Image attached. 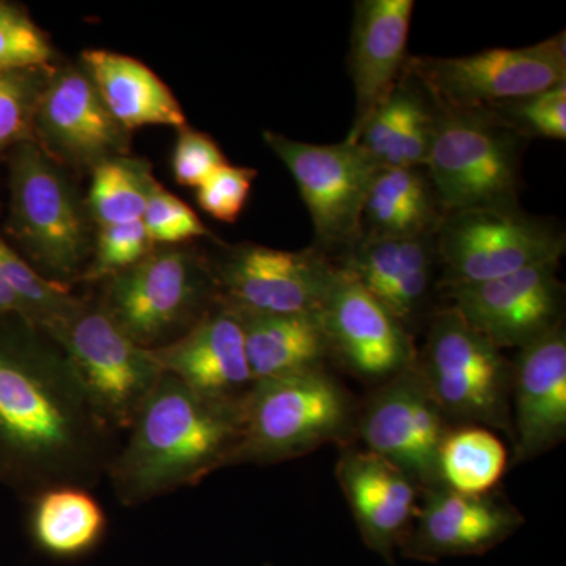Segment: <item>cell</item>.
<instances>
[{
    "label": "cell",
    "instance_id": "26",
    "mask_svg": "<svg viewBox=\"0 0 566 566\" xmlns=\"http://www.w3.org/2000/svg\"><path fill=\"white\" fill-rule=\"evenodd\" d=\"M31 535L41 553L77 558L92 553L107 531L106 513L80 486H59L32 499Z\"/></svg>",
    "mask_w": 566,
    "mask_h": 566
},
{
    "label": "cell",
    "instance_id": "35",
    "mask_svg": "<svg viewBox=\"0 0 566 566\" xmlns=\"http://www.w3.org/2000/svg\"><path fill=\"white\" fill-rule=\"evenodd\" d=\"M256 172L252 167L227 163L197 188V203L218 221L233 223L244 211Z\"/></svg>",
    "mask_w": 566,
    "mask_h": 566
},
{
    "label": "cell",
    "instance_id": "10",
    "mask_svg": "<svg viewBox=\"0 0 566 566\" xmlns=\"http://www.w3.org/2000/svg\"><path fill=\"white\" fill-rule=\"evenodd\" d=\"M268 147L289 169L311 212L319 251L348 248L360 221L378 164L359 144L316 145L264 132Z\"/></svg>",
    "mask_w": 566,
    "mask_h": 566
},
{
    "label": "cell",
    "instance_id": "18",
    "mask_svg": "<svg viewBox=\"0 0 566 566\" xmlns=\"http://www.w3.org/2000/svg\"><path fill=\"white\" fill-rule=\"evenodd\" d=\"M35 128L52 155L74 166H98L125 148V129L104 106L85 70H63L46 82Z\"/></svg>",
    "mask_w": 566,
    "mask_h": 566
},
{
    "label": "cell",
    "instance_id": "8",
    "mask_svg": "<svg viewBox=\"0 0 566 566\" xmlns=\"http://www.w3.org/2000/svg\"><path fill=\"white\" fill-rule=\"evenodd\" d=\"M565 234L520 208L449 212L436 233L447 290L494 281L560 260Z\"/></svg>",
    "mask_w": 566,
    "mask_h": 566
},
{
    "label": "cell",
    "instance_id": "29",
    "mask_svg": "<svg viewBox=\"0 0 566 566\" xmlns=\"http://www.w3.org/2000/svg\"><path fill=\"white\" fill-rule=\"evenodd\" d=\"M151 181L137 159L115 156L93 167L88 210L98 227L142 221Z\"/></svg>",
    "mask_w": 566,
    "mask_h": 566
},
{
    "label": "cell",
    "instance_id": "30",
    "mask_svg": "<svg viewBox=\"0 0 566 566\" xmlns=\"http://www.w3.org/2000/svg\"><path fill=\"white\" fill-rule=\"evenodd\" d=\"M46 82L40 70L0 71V155L29 142Z\"/></svg>",
    "mask_w": 566,
    "mask_h": 566
},
{
    "label": "cell",
    "instance_id": "19",
    "mask_svg": "<svg viewBox=\"0 0 566 566\" xmlns=\"http://www.w3.org/2000/svg\"><path fill=\"white\" fill-rule=\"evenodd\" d=\"M151 352L164 374L211 400L238 403L255 382L245 353L243 324L222 304L180 337Z\"/></svg>",
    "mask_w": 566,
    "mask_h": 566
},
{
    "label": "cell",
    "instance_id": "33",
    "mask_svg": "<svg viewBox=\"0 0 566 566\" xmlns=\"http://www.w3.org/2000/svg\"><path fill=\"white\" fill-rule=\"evenodd\" d=\"M51 61L44 33L17 7L0 2V71L40 70Z\"/></svg>",
    "mask_w": 566,
    "mask_h": 566
},
{
    "label": "cell",
    "instance_id": "4",
    "mask_svg": "<svg viewBox=\"0 0 566 566\" xmlns=\"http://www.w3.org/2000/svg\"><path fill=\"white\" fill-rule=\"evenodd\" d=\"M352 397L326 370L253 382L241 400L237 464H274L346 442L356 430Z\"/></svg>",
    "mask_w": 566,
    "mask_h": 566
},
{
    "label": "cell",
    "instance_id": "1",
    "mask_svg": "<svg viewBox=\"0 0 566 566\" xmlns=\"http://www.w3.org/2000/svg\"><path fill=\"white\" fill-rule=\"evenodd\" d=\"M0 327V482L25 499L59 486L92 490L117 452L61 346L17 318Z\"/></svg>",
    "mask_w": 566,
    "mask_h": 566
},
{
    "label": "cell",
    "instance_id": "21",
    "mask_svg": "<svg viewBox=\"0 0 566 566\" xmlns=\"http://www.w3.org/2000/svg\"><path fill=\"white\" fill-rule=\"evenodd\" d=\"M412 11V0L356 2L348 55L356 115L346 142L356 144L374 112L403 74Z\"/></svg>",
    "mask_w": 566,
    "mask_h": 566
},
{
    "label": "cell",
    "instance_id": "6",
    "mask_svg": "<svg viewBox=\"0 0 566 566\" xmlns=\"http://www.w3.org/2000/svg\"><path fill=\"white\" fill-rule=\"evenodd\" d=\"M417 367L450 423L513 434L512 365L455 308L434 316Z\"/></svg>",
    "mask_w": 566,
    "mask_h": 566
},
{
    "label": "cell",
    "instance_id": "9",
    "mask_svg": "<svg viewBox=\"0 0 566 566\" xmlns=\"http://www.w3.org/2000/svg\"><path fill=\"white\" fill-rule=\"evenodd\" d=\"M211 281L191 253L159 249L112 275L102 308L144 348L170 344L205 314Z\"/></svg>",
    "mask_w": 566,
    "mask_h": 566
},
{
    "label": "cell",
    "instance_id": "23",
    "mask_svg": "<svg viewBox=\"0 0 566 566\" xmlns=\"http://www.w3.org/2000/svg\"><path fill=\"white\" fill-rule=\"evenodd\" d=\"M82 61L104 106L125 132L142 126L182 129L188 125L174 92L145 63L106 50L85 51Z\"/></svg>",
    "mask_w": 566,
    "mask_h": 566
},
{
    "label": "cell",
    "instance_id": "14",
    "mask_svg": "<svg viewBox=\"0 0 566 566\" xmlns=\"http://www.w3.org/2000/svg\"><path fill=\"white\" fill-rule=\"evenodd\" d=\"M560 260L504 277L447 290L453 308L495 348H523L562 323Z\"/></svg>",
    "mask_w": 566,
    "mask_h": 566
},
{
    "label": "cell",
    "instance_id": "16",
    "mask_svg": "<svg viewBox=\"0 0 566 566\" xmlns=\"http://www.w3.org/2000/svg\"><path fill=\"white\" fill-rule=\"evenodd\" d=\"M422 495L415 524L400 547L416 560L480 556L524 526L520 510L494 491L463 494L439 485Z\"/></svg>",
    "mask_w": 566,
    "mask_h": 566
},
{
    "label": "cell",
    "instance_id": "34",
    "mask_svg": "<svg viewBox=\"0 0 566 566\" xmlns=\"http://www.w3.org/2000/svg\"><path fill=\"white\" fill-rule=\"evenodd\" d=\"M153 251L142 221L99 227L95 260L84 271L85 281H102L128 270Z\"/></svg>",
    "mask_w": 566,
    "mask_h": 566
},
{
    "label": "cell",
    "instance_id": "24",
    "mask_svg": "<svg viewBox=\"0 0 566 566\" xmlns=\"http://www.w3.org/2000/svg\"><path fill=\"white\" fill-rule=\"evenodd\" d=\"M234 314L243 324L253 381L324 370L331 349L322 315Z\"/></svg>",
    "mask_w": 566,
    "mask_h": 566
},
{
    "label": "cell",
    "instance_id": "20",
    "mask_svg": "<svg viewBox=\"0 0 566 566\" xmlns=\"http://www.w3.org/2000/svg\"><path fill=\"white\" fill-rule=\"evenodd\" d=\"M335 476L365 545L390 560L415 524L422 490L385 458L353 447L342 453Z\"/></svg>",
    "mask_w": 566,
    "mask_h": 566
},
{
    "label": "cell",
    "instance_id": "32",
    "mask_svg": "<svg viewBox=\"0 0 566 566\" xmlns=\"http://www.w3.org/2000/svg\"><path fill=\"white\" fill-rule=\"evenodd\" d=\"M142 223L153 244L185 243L210 234L196 211L174 193L166 191L155 178L148 189Z\"/></svg>",
    "mask_w": 566,
    "mask_h": 566
},
{
    "label": "cell",
    "instance_id": "3",
    "mask_svg": "<svg viewBox=\"0 0 566 566\" xmlns=\"http://www.w3.org/2000/svg\"><path fill=\"white\" fill-rule=\"evenodd\" d=\"M433 103V140L424 170L447 214L520 208L527 139L488 107Z\"/></svg>",
    "mask_w": 566,
    "mask_h": 566
},
{
    "label": "cell",
    "instance_id": "36",
    "mask_svg": "<svg viewBox=\"0 0 566 566\" xmlns=\"http://www.w3.org/2000/svg\"><path fill=\"white\" fill-rule=\"evenodd\" d=\"M229 163L208 134L180 129L172 155V172L178 185L199 188L216 170Z\"/></svg>",
    "mask_w": 566,
    "mask_h": 566
},
{
    "label": "cell",
    "instance_id": "28",
    "mask_svg": "<svg viewBox=\"0 0 566 566\" xmlns=\"http://www.w3.org/2000/svg\"><path fill=\"white\" fill-rule=\"evenodd\" d=\"M0 281L13 292L22 307L24 322L41 331L70 318L84 307L69 286L40 274L0 237Z\"/></svg>",
    "mask_w": 566,
    "mask_h": 566
},
{
    "label": "cell",
    "instance_id": "27",
    "mask_svg": "<svg viewBox=\"0 0 566 566\" xmlns=\"http://www.w3.org/2000/svg\"><path fill=\"white\" fill-rule=\"evenodd\" d=\"M501 439L476 424L452 427L439 450L441 485L463 494L493 493L509 465Z\"/></svg>",
    "mask_w": 566,
    "mask_h": 566
},
{
    "label": "cell",
    "instance_id": "7",
    "mask_svg": "<svg viewBox=\"0 0 566 566\" xmlns=\"http://www.w3.org/2000/svg\"><path fill=\"white\" fill-rule=\"evenodd\" d=\"M44 333L76 368L104 422L115 433L128 431L166 375L151 349L123 333L102 307L87 304Z\"/></svg>",
    "mask_w": 566,
    "mask_h": 566
},
{
    "label": "cell",
    "instance_id": "22",
    "mask_svg": "<svg viewBox=\"0 0 566 566\" xmlns=\"http://www.w3.org/2000/svg\"><path fill=\"white\" fill-rule=\"evenodd\" d=\"M436 262V234L423 238L360 234L345 249L338 268L408 326L427 300Z\"/></svg>",
    "mask_w": 566,
    "mask_h": 566
},
{
    "label": "cell",
    "instance_id": "2",
    "mask_svg": "<svg viewBox=\"0 0 566 566\" xmlns=\"http://www.w3.org/2000/svg\"><path fill=\"white\" fill-rule=\"evenodd\" d=\"M126 433L106 475L118 502L136 506L237 464L241 401L211 400L166 374Z\"/></svg>",
    "mask_w": 566,
    "mask_h": 566
},
{
    "label": "cell",
    "instance_id": "17",
    "mask_svg": "<svg viewBox=\"0 0 566 566\" xmlns=\"http://www.w3.org/2000/svg\"><path fill=\"white\" fill-rule=\"evenodd\" d=\"M515 405L513 464L556 449L566 436V333L564 322L523 346L512 367Z\"/></svg>",
    "mask_w": 566,
    "mask_h": 566
},
{
    "label": "cell",
    "instance_id": "5",
    "mask_svg": "<svg viewBox=\"0 0 566 566\" xmlns=\"http://www.w3.org/2000/svg\"><path fill=\"white\" fill-rule=\"evenodd\" d=\"M10 189V233L33 268L63 285L80 277L91 252L87 219L62 167L24 142L11 158Z\"/></svg>",
    "mask_w": 566,
    "mask_h": 566
},
{
    "label": "cell",
    "instance_id": "12",
    "mask_svg": "<svg viewBox=\"0 0 566 566\" xmlns=\"http://www.w3.org/2000/svg\"><path fill=\"white\" fill-rule=\"evenodd\" d=\"M450 424L417 363L382 386L357 416L365 449L397 465L420 490L441 485L439 450Z\"/></svg>",
    "mask_w": 566,
    "mask_h": 566
},
{
    "label": "cell",
    "instance_id": "25",
    "mask_svg": "<svg viewBox=\"0 0 566 566\" xmlns=\"http://www.w3.org/2000/svg\"><path fill=\"white\" fill-rule=\"evenodd\" d=\"M447 212L424 167H386L376 172L365 200L360 234L433 237Z\"/></svg>",
    "mask_w": 566,
    "mask_h": 566
},
{
    "label": "cell",
    "instance_id": "31",
    "mask_svg": "<svg viewBox=\"0 0 566 566\" xmlns=\"http://www.w3.org/2000/svg\"><path fill=\"white\" fill-rule=\"evenodd\" d=\"M524 139H566V82L526 98L488 106Z\"/></svg>",
    "mask_w": 566,
    "mask_h": 566
},
{
    "label": "cell",
    "instance_id": "11",
    "mask_svg": "<svg viewBox=\"0 0 566 566\" xmlns=\"http://www.w3.org/2000/svg\"><path fill=\"white\" fill-rule=\"evenodd\" d=\"M409 69L438 102L488 107L526 98L566 82V35L517 50L495 48L444 59H409Z\"/></svg>",
    "mask_w": 566,
    "mask_h": 566
},
{
    "label": "cell",
    "instance_id": "15",
    "mask_svg": "<svg viewBox=\"0 0 566 566\" xmlns=\"http://www.w3.org/2000/svg\"><path fill=\"white\" fill-rule=\"evenodd\" d=\"M319 315L331 356L365 381H389L417 363L405 324L340 268Z\"/></svg>",
    "mask_w": 566,
    "mask_h": 566
},
{
    "label": "cell",
    "instance_id": "13",
    "mask_svg": "<svg viewBox=\"0 0 566 566\" xmlns=\"http://www.w3.org/2000/svg\"><path fill=\"white\" fill-rule=\"evenodd\" d=\"M338 266L318 248L279 251L241 245L219 264L221 304L243 314H319Z\"/></svg>",
    "mask_w": 566,
    "mask_h": 566
}]
</instances>
